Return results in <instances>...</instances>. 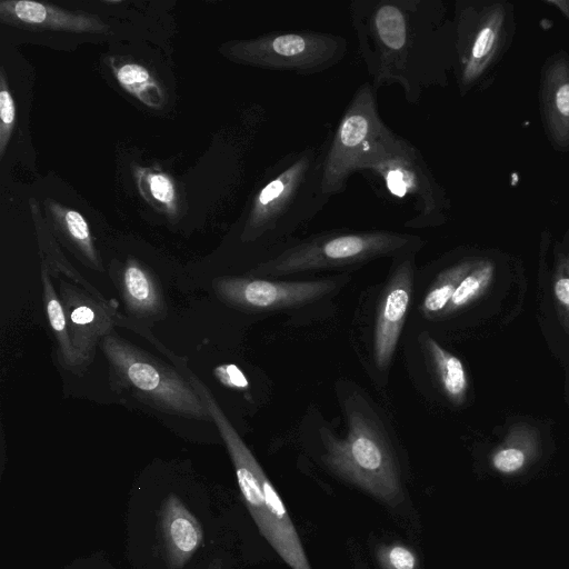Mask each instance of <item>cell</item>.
<instances>
[{"instance_id": "29", "label": "cell", "mask_w": 569, "mask_h": 569, "mask_svg": "<svg viewBox=\"0 0 569 569\" xmlns=\"http://www.w3.org/2000/svg\"><path fill=\"white\" fill-rule=\"evenodd\" d=\"M216 377L229 388L243 390L249 382L243 372L234 365H222L214 369Z\"/></svg>"}, {"instance_id": "17", "label": "cell", "mask_w": 569, "mask_h": 569, "mask_svg": "<svg viewBox=\"0 0 569 569\" xmlns=\"http://www.w3.org/2000/svg\"><path fill=\"white\" fill-rule=\"evenodd\" d=\"M119 287L127 308L139 317H159L166 305L154 276L140 262L130 259L119 276Z\"/></svg>"}, {"instance_id": "2", "label": "cell", "mask_w": 569, "mask_h": 569, "mask_svg": "<svg viewBox=\"0 0 569 569\" xmlns=\"http://www.w3.org/2000/svg\"><path fill=\"white\" fill-rule=\"evenodd\" d=\"M187 371L186 378L200 396L226 443L242 499L260 533L291 569H312L299 533L262 467L206 385L189 369Z\"/></svg>"}, {"instance_id": "13", "label": "cell", "mask_w": 569, "mask_h": 569, "mask_svg": "<svg viewBox=\"0 0 569 569\" xmlns=\"http://www.w3.org/2000/svg\"><path fill=\"white\" fill-rule=\"evenodd\" d=\"M413 290V262L406 257L395 269L377 309L373 352L376 365L386 369L395 353Z\"/></svg>"}, {"instance_id": "5", "label": "cell", "mask_w": 569, "mask_h": 569, "mask_svg": "<svg viewBox=\"0 0 569 569\" xmlns=\"http://www.w3.org/2000/svg\"><path fill=\"white\" fill-rule=\"evenodd\" d=\"M348 431L337 438L320 431L326 448L323 460L339 477L373 498L396 506L402 497L399 468L382 430L359 405H348Z\"/></svg>"}, {"instance_id": "6", "label": "cell", "mask_w": 569, "mask_h": 569, "mask_svg": "<svg viewBox=\"0 0 569 569\" xmlns=\"http://www.w3.org/2000/svg\"><path fill=\"white\" fill-rule=\"evenodd\" d=\"M376 92L369 82L356 90L326 146L322 189L329 199L346 189L353 172L365 171L407 141L382 121Z\"/></svg>"}, {"instance_id": "18", "label": "cell", "mask_w": 569, "mask_h": 569, "mask_svg": "<svg viewBox=\"0 0 569 569\" xmlns=\"http://www.w3.org/2000/svg\"><path fill=\"white\" fill-rule=\"evenodd\" d=\"M41 281L43 305L49 326L58 345L59 361L67 370L78 372V369H82L88 363L72 343L63 305L53 287L44 262L41 264Z\"/></svg>"}, {"instance_id": "22", "label": "cell", "mask_w": 569, "mask_h": 569, "mask_svg": "<svg viewBox=\"0 0 569 569\" xmlns=\"http://www.w3.org/2000/svg\"><path fill=\"white\" fill-rule=\"evenodd\" d=\"M496 264L489 258H477L475 266L459 283L441 316L451 315L479 299L493 280Z\"/></svg>"}, {"instance_id": "4", "label": "cell", "mask_w": 569, "mask_h": 569, "mask_svg": "<svg viewBox=\"0 0 569 569\" xmlns=\"http://www.w3.org/2000/svg\"><path fill=\"white\" fill-rule=\"evenodd\" d=\"M455 66L459 94L487 88L516 31L515 6L507 0H457L453 4Z\"/></svg>"}, {"instance_id": "14", "label": "cell", "mask_w": 569, "mask_h": 569, "mask_svg": "<svg viewBox=\"0 0 569 569\" xmlns=\"http://www.w3.org/2000/svg\"><path fill=\"white\" fill-rule=\"evenodd\" d=\"M59 286L72 343L89 363L98 342L112 332L116 318L108 302L97 299L83 288L67 280H60Z\"/></svg>"}, {"instance_id": "30", "label": "cell", "mask_w": 569, "mask_h": 569, "mask_svg": "<svg viewBox=\"0 0 569 569\" xmlns=\"http://www.w3.org/2000/svg\"><path fill=\"white\" fill-rule=\"evenodd\" d=\"M543 3L556 8L569 21V0H543Z\"/></svg>"}, {"instance_id": "20", "label": "cell", "mask_w": 569, "mask_h": 569, "mask_svg": "<svg viewBox=\"0 0 569 569\" xmlns=\"http://www.w3.org/2000/svg\"><path fill=\"white\" fill-rule=\"evenodd\" d=\"M538 442L531 430L517 427L491 453L490 465L501 475H517L523 471L536 458Z\"/></svg>"}, {"instance_id": "23", "label": "cell", "mask_w": 569, "mask_h": 569, "mask_svg": "<svg viewBox=\"0 0 569 569\" xmlns=\"http://www.w3.org/2000/svg\"><path fill=\"white\" fill-rule=\"evenodd\" d=\"M58 226L69 242L91 268L102 271V264L98 257L90 234L89 226L81 213L76 210L53 209Z\"/></svg>"}, {"instance_id": "1", "label": "cell", "mask_w": 569, "mask_h": 569, "mask_svg": "<svg viewBox=\"0 0 569 569\" xmlns=\"http://www.w3.org/2000/svg\"><path fill=\"white\" fill-rule=\"evenodd\" d=\"M349 12L376 91L397 84L417 104L428 90L449 84L455 29L442 0H355Z\"/></svg>"}, {"instance_id": "24", "label": "cell", "mask_w": 569, "mask_h": 569, "mask_svg": "<svg viewBox=\"0 0 569 569\" xmlns=\"http://www.w3.org/2000/svg\"><path fill=\"white\" fill-rule=\"evenodd\" d=\"M552 292L559 318L569 335V249L557 256Z\"/></svg>"}, {"instance_id": "11", "label": "cell", "mask_w": 569, "mask_h": 569, "mask_svg": "<svg viewBox=\"0 0 569 569\" xmlns=\"http://www.w3.org/2000/svg\"><path fill=\"white\" fill-rule=\"evenodd\" d=\"M337 287L333 279L310 281H272L266 279L222 277L213 280V289L226 303L248 311L293 308L315 301Z\"/></svg>"}, {"instance_id": "21", "label": "cell", "mask_w": 569, "mask_h": 569, "mask_svg": "<svg viewBox=\"0 0 569 569\" xmlns=\"http://www.w3.org/2000/svg\"><path fill=\"white\" fill-rule=\"evenodd\" d=\"M476 261L477 258L462 259L438 274L421 303V311L426 317L435 318L442 315L459 283Z\"/></svg>"}, {"instance_id": "3", "label": "cell", "mask_w": 569, "mask_h": 569, "mask_svg": "<svg viewBox=\"0 0 569 569\" xmlns=\"http://www.w3.org/2000/svg\"><path fill=\"white\" fill-rule=\"evenodd\" d=\"M326 148L308 147L282 158L252 199L243 239L284 232L313 218L329 198L322 189Z\"/></svg>"}, {"instance_id": "15", "label": "cell", "mask_w": 569, "mask_h": 569, "mask_svg": "<svg viewBox=\"0 0 569 569\" xmlns=\"http://www.w3.org/2000/svg\"><path fill=\"white\" fill-rule=\"evenodd\" d=\"M0 13L2 20L37 29L91 32L106 27L89 16L28 0L2 1Z\"/></svg>"}, {"instance_id": "7", "label": "cell", "mask_w": 569, "mask_h": 569, "mask_svg": "<svg viewBox=\"0 0 569 569\" xmlns=\"http://www.w3.org/2000/svg\"><path fill=\"white\" fill-rule=\"evenodd\" d=\"M112 379L164 413L209 420V411L187 378L112 331L101 340Z\"/></svg>"}, {"instance_id": "28", "label": "cell", "mask_w": 569, "mask_h": 569, "mask_svg": "<svg viewBox=\"0 0 569 569\" xmlns=\"http://www.w3.org/2000/svg\"><path fill=\"white\" fill-rule=\"evenodd\" d=\"M147 183L153 199L166 206L173 203L176 193L170 179L160 173H152L148 176Z\"/></svg>"}, {"instance_id": "16", "label": "cell", "mask_w": 569, "mask_h": 569, "mask_svg": "<svg viewBox=\"0 0 569 569\" xmlns=\"http://www.w3.org/2000/svg\"><path fill=\"white\" fill-rule=\"evenodd\" d=\"M161 530L171 569H181L202 542V529L181 500L170 495L161 510Z\"/></svg>"}, {"instance_id": "12", "label": "cell", "mask_w": 569, "mask_h": 569, "mask_svg": "<svg viewBox=\"0 0 569 569\" xmlns=\"http://www.w3.org/2000/svg\"><path fill=\"white\" fill-rule=\"evenodd\" d=\"M539 111L545 134L558 152H569V53L548 56L540 70Z\"/></svg>"}, {"instance_id": "9", "label": "cell", "mask_w": 569, "mask_h": 569, "mask_svg": "<svg viewBox=\"0 0 569 569\" xmlns=\"http://www.w3.org/2000/svg\"><path fill=\"white\" fill-rule=\"evenodd\" d=\"M340 34L299 30L270 32L227 47L236 62L272 71L310 76L328 71L347 53Z\"/></svg>"}, {"instance_id": "19", "label": "cell", "mask_w": 569, "mask_h": 569, "mask_svg": "<svg viewBox=\"0 0 569 569\" xmlns=\"http://www.w3.org/2000/svg\"><path fill=\"white\" fill-rule=\"evenodd\" d=\"M421 345L443 393L452 403L461 405L468 390V376L461 360L440 346L427 332L421 335Z\"/></svg>"}, {"instance_id": "25", "label": "cell", "mask_w": 569, "mask_h": 569, "mask_svg": "<svg viewBox=\"0 0 569 569\" xmlns=\"http://www.w3.org/2000/svg\"><path fill=\"white\" fill-rule=\"evenodd\" d=\"M377 559L382 569H417L418 566L415 552L400 543L381 546Z\"/></svg>"}, {"instance_id": "8", "label": "cell", "mask_w": 569, "mask_h": 569, "mask_svg": "<svg viewBox=\"0 0 569 569\" xmlns=\"http://www.w3.org/2000/svg\"><path fill=\"white\" fill-rule=\"evenodd\" d=\"M420 239L395 231H332L293 244L261 263L254 274L279 276L365 262L413 249Z\"/></svg>"}, {"instance_id": "27", "label": "cell", "mask_w": 569, "mask_h": 569, "mask_svg": "<svg viewBox=\"0 0 569 569\" xmlns=\"http://www.w3.org/2000/svg\"><path fill=\"white\" fill-rule=\"evenodd\" d=\"M2 84L0 91V152L1 156L4 152L7 142L9 140L12 127L14 124L16 119V107L12 99L11 93L4 87V81L2 77Z\"/></svg>"}, {"instance_id": "26", "label": "cell", "mask_w": 569, "mask_h": 569, "mask_svg": "<svg viewBox=\"0 0 569 569\" xmlns=\"http://www.w3.org/2000/svg\"><path fill=\"white\" fill-rule=\"evenodd\" d=\"M119 83L132 94L142 97V88L150 83L148 70L136 63H127L116 72Z\"/></svg>"}, {"instance_id": "10", "label": "cell", "mask_w": 569, "mask_h": 569, "mask_svg": "<svg viewBox=\"0 0 569 569\" xmlns=\"http://www.w3.org/2000/svg\"><path fill=\"white\" fill-rule=\"evenodd\" d=\"M362 172L400 203L412 207L416 214L406 223L408 227L437 226L447 220L450 199L421 151L410 141Z\"/></svg>"}]
</instances>
